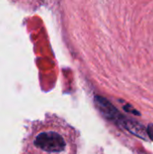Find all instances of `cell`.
<instances>
[{
    "label": "cell",
    "mask_w": 153,
    "mask_h": 154,
    "mask_svg": "<svg viewBox=\"0 0 153 154\" xmlns=\"http://www.w3.org/2000/svg\"><path fill=\"white\" fill-rule=\"evenodd\" d=\"M147 134H148L149 138H150L151 141H153V124L149 125L148 129H147Z\"/></svg>",
    "instance_id": "obj_3"
},
{
    "label": "cell",
    "mask_w": 153,
    "mask_h": 154,
    "mask_svg": "<svg viewBox=\"0 0 153 154\" xmlns=\"http://www.w3.org/2000/svg\"><path fill=\"white\" fill-rule=\"evenodd\" d=\"M80 133L56 114L32 121L26 127L20 154H78Z\"/></svg>",
    "instance_id": "obj_1"
},
{
    "label": "cell",
    "mask_w": 153,
    "mask_h": 154,
    "mask_svg": "<svg viewBox=\"0 0 153 154\" xmlns=\"http://www.w3.org/2000/svg\"><path fill=\"white\" fill-rule=\"evenodd\" d=\"M126 127L129 129L130 132H132L133 134L137 135L140 138H142L144 140L148 139V134L146 133L144 127L142 125L136 123V122H128L126 123Z\"/></svg>",
    "instance_id": "obj_2"
}]
</instances>
